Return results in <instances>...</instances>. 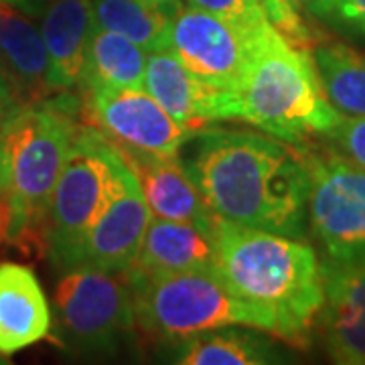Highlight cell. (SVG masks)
<instances>
[{
  "mask_svg": "<svg viewBox=\"0 0 365 365\" xmlns=\"http://www.w3.org/2000/svg\"><path fill=\"white\" fill-rule=\"evenodd\" d=\"M179 158L213 215L304 240L311 189L304 144L209 124L191 132Z\"/></svg>",
  "mask_w": 365,
  "mask_h": 365,
  "instance_id": "obj_1",
  "label": "cell"
},
{
  "mask_svg": "<svg viewBox=\"0 0 365 365\" xmlns=\"http://www.w3.org/2000/svg\"><path fill=\"white\" fill-rule=\"evenodd\" d=\"M215 268L260 317L262 331L297 349L313 343L325 288L311 244L290 235L215 220Z\"/></svg>",
  "mask_w": 365,
  "mask_h": 365,
  "instance_id": "obj_2",
  "label": "cell"
},
{
  "mask_svg": "<svg viewBox=\"0 0 365 365\" xmlns=\"http://www.w3.org/2000/svg\"><path fill=\"white\" fill-rule=\"evenodd\" d=\"M81 124V98L57 91L14 104L0 118V235L45 250V225L57 179Z\"/></svg>",
  "mask_w": 365,
  "mask_h": 365,
  "instance_id": "obj_3",
  "label": "cell"
},
{
  "mask_svg": "<svg viewBox=\"0 0 365 365\" xmlns=\"http://www.w3.org/2000/svg\"><path fill=\"white\" fill-rule=\"evenodd\" d=\"M235 108V122L292 144L327 136L341 120L325 98L313 55L292 47L270 23L248 37Z\"/></svg>",
  "mask_w": 365,
  "mask_h": 365,
  "instance_id": "obj_4",
  "label": "cell"
},
{
  "mask_svg": "<svg viewBox=\"0 0 365 365\" xmlns=\"http://www.w3.org/2000/svg\"><path fill=\"white\" fill-rule=\"evenodd\" d=\"M136 327L163 345H179L199 333L230 325L262 331L260 317L223 282L217 270L150 274L130 268Z\"/></svg>",
  "mask_w": 365,
  "mask_h": 365,
  "instance_id": "obj_5",
  "label": "cell"
},
{
  "mask_svg": "<svg viewBox=\"0 0 365 365\" xmlns=\"http://www.w3.org/2000/svg\"><path fill=\"white\" fill-rule=\"evenodd\" d=\"M128 173L130 165L114 143L81 122L53 189L45 225V252L59 272L69 268L81 240L122 193Z\"/></svg>",
  "mask_w": 365,
  "mask_h": 365,
  "instance_id": "obj_6",
  "label": "cell"
},
{
  "mask_svg": "<svg viewBox=\"0 0 365 365\" xmlns=\"http://www.w3.org/2000/svg\"><path fill=\"white\" fill-rule=\"evenodd\" d=\"M53 339L69 353L118 355L138 335L124 274L86 266L63 270L53 292Z\"/></svg>",
  "mask_w": 365,
  "mask_h": 365,
  "instance_id": "obj_7",
  "label": "cell"
},
{
  "mask_svg": "<svg viewBox=\"0 0 365 365\" xmlns=\"http://www.w3.org/2000/svg\"><path fill=\"white\" fill-rule=\"evenodd\" d=\"M311 189L307 230L323 252V262H365V169L331 148L307 146Z\"/></svg>",
  "mask_w": 365,
  "mask_h": 365,
  "instance_id": "obj_8",
  "label": "cell"
},
{
  "mask_svg": "<svg viewBox=\"0 0 365 365\" xmlns=\"http://www.w3.org/2000/svg\"><path fill=\"white\" fill-rule=\"evenodd\" d=\"M79 98L81 120L120 150L173 157L191 136L144 88H98Z\"/></svg>",
  "mask_w": 365,
  "mask_h": 365,
  "instance_id": "obj_9",
  "label": "cell"
},
{
  "mask_svg": "<svg viewBox=\"0 0 365 365\" xmlns=\"http://www.w3.org/2000/svg\"><path fill=\"white\" fill-rule=\"evenodd\" d=\"M170 51L209 88L235 93L246 69L248 39L220 16L179 4L170 19Z\"/></svg>",
  "mask_w": 365,
  "mask_h": 365,
  "instance_id": "obj_10",
  "label": "cell"
},
{
  "mask_svg": "<svg viewBox=\"0 0 365 365\" xmlns=\"http://www.w3.org/2000/svg\"><path fill=\"white\" fill-rule=\"evenodd\" d=\"M143 88L187 132L215 122H235L234 91L209 88L170 49L146 53Z\"/></svg>",
  "mask_w": 365,
  "mask_h": 365,
  "instance_id": "obj_11",
  "label": "cell"
},
{
  "mask_svg": "<svg viewBox=\"0 0 365 365\" xmlns=\"http://www.w3.org/2000/svg\"><path fill=\"white\" fill-rule=\"evenodd\" d=\"M150 217L153 213L146 205L138 179L130 169L122 193L81 240L69 268L86 266L106 272H128L143 246Z\"/></svg>",
  "mask_w": 365,
  "mask_h": 365,
  "instance_id": "obj_12",
  "label": "cell"
},
{
  "mask_svg": "<svg viewBox=\"0 0 365 365\" xmlns=\"http://www.w3.org/2000/svg\"><path fill=\"white\" fill-rule=\"evenodd\" d=\"M325 300L319 329L331 361L365 365V262L331 264L321 260Z\"/></svg>",
  "mask_w": 365,
  "mask_h": 365,
  "instance_id": "obj_13",
  "label": "cell"
},
{
  "mask_svg": "<svg viewBox=\"0 0 365 365\" xmlns=\"http://www.w3.org/2000/svg\"><path fill=\"white\" fill-rule=\"evenodd\" d=\"M120 153L134 170L153 217L191 223L213 235L217 215L211 213L201 193L189 179L179 155L163 157L136 150Z\"/></svg>",
  "mask_w": 365,
  "mask_h": 365,
  "instance_id": "obj_14",
  "label": "cell"
},
{
  "mask_svg": "<svg viewBox=\"0 0 365 365\" xmlns=\"http://www.w3.org/2000/svg\"><path fill=\"white\" fill-rule=\"evenodd\" d=\"M53 314L35 272L16 262L0 264V355L11 357L49 337Z\"/></svg>",
  "mask_w": 365,
  "mask_h": 365,
  "instance_id": "obj_15",
  "label": "cell"
},
{
  "mask_svg": "<svg viewBox=\"0 0 365 365\" xmlns=\"http://www.w3.org/2000/svg\"><path fill=\"white\" fill-rule=\"evenodd\" d=\"M41 16V37L49 57V83L55 93L73 90L78 88L96 26L93 0H47Z\"/></svg>",
  "mask_w": 365,
  "mask_h": 365,
  "instance_id": "obj_16",
  "label": "cell"
},
{
  "mask_svg": "<svg viewBox=\"0 0 365 365\" xmlns=\"http://www.w3.org/2000/svg\"><path fill=\"white\" fill-rule=\"evenodd\" d=\"M0 71L16 104L37 102L55 93L49 83V57L43 37L16 9L0 16Z\"/></svg>",
  "mask_w": 365,
  "mask_h": 365,
  "instance_id": "obj_17",
  "label": "cell"
},
{
  "mask_svg": "<svg viewBox=\"0 0 365 365\" xmlns=\"http://www.w3.org/2000/svg\"><path fill=\"white\" fill-rule=\"evenodd\" d=\"M132 268L150 274L217 270L213 235L191 223L150 217Z\"/></svg>",
  "mask_w": 365,
  "mask_h": 365,
  "instance_id": "obj_18",
  "label": "cell"
},
{
  "mask_svg": "<svg viewBox=\"0 0 365 365\" xmlns=\"http://www.w3.org/2000/svg\"><path fill=\"white\" fill-rule=\"evenodd\" d=\"M170 361L181 365L280 364L282 353L268 337L234 325L199 333L170 349Z\"/></svg>",
  "mask_w": 365,
  "mask_h": 365,
  "instance_id": "obj_19",
  "label": "cell"
},
{
  "mask_svg": "<svg viewBox=\"0 0 365 365\" xmlns=\"http://www.w3.org/2000/svg\"><path fill=\"white\" fill-rule=\"evenodd\" d=\"M146 51L126 37L93 26L79 76V93L98 88H143Z\"/></svg>",
  "mask_w": 365,
  "mask_h": 365,
  "instance_id": "obj_20",
  "label": "cell"
},
{
  "mask_svg": "<svg viewBox=\"0 0 365 365\" xmlns=\"http://www.w3.org/2000/svg\"><path fill=\"white\" fill-rule=\"evenodd\" d=\"M311 55L325 98L335 112L341 118H364L365 53L341 41L325 39Z\"/></svg>",
  "mask_w": 365,
  "mask_h": 365,
  "instance_id": "obj_21",
  "label": "cell"
},
{
  "mask_svg": "<svg viewBox=\"0 0 365 365\" xmlns=\"http://www.w3.org/2000/svg\"><path fill=\"white\" fill-rule=\"evenodd\" d=\"M96 26L114 31L146 53L170 49V19L146 0H93Z\"/></svg>",
  "mask_w": 365,
  "mask_h": 365,
  "instance_id": "obj_22",
  "label": "cell"
},
{
  "mask_svg": "<svg viewBox=\"0 0 365 365\" xmlns=\"http://www.w3.org/2000/svg\"><path fill=\"white\" fill-rule=\"evenodd\" d=\"M266 21L300 51L313 53V49L327 39L319 29L302 14V9L292 0H260Z\"/></svg>",
  "mask_w": 365,
  "mask_h": 365,
  "instance_id": "obj_23",
  "label": "cell"
},
{
  "mask_svg": "<svg viewBox=\"0 0 365 365\" xmlns=\"http://www.w3.org/2000/svg\"><path fill=\"white\" fill-rule=\"evenodd\" d=\"M189 4L223 19L246 39L268 25L260 0H189Z\"/></svg>",
  "mask_w": 365,
  "mask_h": 365,
  "instance_id": "obj_24",
  "label": "cell"
},
{
  "mask_svg": "<svg viewBox=\"0 0 365 365\" xmlns=\"http://www.w3.org/2000/svg\"><path fill=\"white\" fill-rule=\"evenodd\" d=\"M325 138L331 144V150L365 169V116L341 118Z\"/></svg>",
  "mask_w": 365,
  "mask_h": 365,
  "instance_id": "obj_25",
  "label": "cell"
},
{
  "mask_svg": "<svg viewBox=\"0 0 365 365\" xmlns=\"http://www.w3.org/2000/svg\"><path fill=\"white\" fill-rule=\"evenodd\" d=\"M321 21L365 39V0H329Z\"/></svg>",
  "mask_w": 365,
  "mask_h": 365,
  "instance_id": "obj_26",
  "label": "cell"
},
{
  "mask_svg": "<svg viewBox=\"0 0 365 365\" xmlns=\"http://www.w3.org/2000/svg\"><path fill=\"white\" fill-rule=\"evenodd\" d=\"M4 2L26 14V16H39L45 9V4H47V0H4Z\"/></svg>",
  "mask_w": 365,
  "mask_h": 365,
  "instance_id": "obj_27",
  "label": "cell"
},
{
  "mask_svg": "<svg viewBox=\"0 0 365 365\" xmlns=\"http://www.w3.org/2000/svg\"><path fill=\"white\" fill-rule=\"evenodd\" d=\"M14 104H16V100H14L13 90H11L9 81L4 78V73L0 71V118L4 116Z\"/></svg>",
  "mask_w": 365,
  "mask_h": 365,
  "instance_id": "obj_28",
  "label": "cell"
},
{
  "mask_svg": "<svg viewBox=\"0 0 365 365\" xmlns=\"http://www.w3.org/2000/svg\"><path fill=\"white\" fill-rule=\"evenodd\" d=\"M292 2L299 4L302 11H307L314 19H321V14L325 13L327 4H329V0H292Z\"/></svg>",
  "mask_w": 365,
  "mask_h": 365,
  "instance_id": "obj_29",
  "label": "cell"
},
{
  "mask_svg": "<svg viewBox=\"0 0 365 365\" xmlns=\"http://www.w3.org/2000/svg\"><path fill=\"white\" fill-rule=\"evenodd\" d=\"M146 2L155 4V6L163 9V11H169V13H175L177 6L181 4V0H146Z\"/></svg>",
  "mask_w": 365,
  "mask_h": 365,
  "instance_id": "obj_30",
  "label": "cell"
},
{
  "mask_svg": "<svg viewBox=\"0 0 365 365\" xmlns=\"http://www.w3.org/2000/svg\"><path fill=\"white\" fill-rule=\"evenodd\" d=\"M9 9H13V6H11V4H6L4 0H0V16H2V14L6 13Z\"/></svg>",
  "mask_w": 365,
  "mask_h": 365,
  "instance_id": "obj_31",
  "label": "cell"
},
{
  "mask_svg": "<svg viewBox=\"0 0 365 365\" xmlns=\"http://www.w3.org/2000/svg\"><path fill=\"white\" fill-rule=\"evenodd\" d=\"M4 364H11V357H2V355H0V365Z\"/></svg>",
  "mask_w": 365,
  "mask_h": 365,
  "instance_id": "obj_32",
  "label": "cell"
},
{
  "mask_svg": "<svg viewBox=\"0 0 365 365\" xmlns=\"http://www.w3.org/2000/svg\"><path fill=\"white\" fill-rule=\"evenodd\" d=\"M0 237H2V235H0Z\"/></svg>",
  "mask_w": 365,
  "mask_h": 365,
  "instance_id": "obj_33",
  "label": "cell"
}]
</instances>
